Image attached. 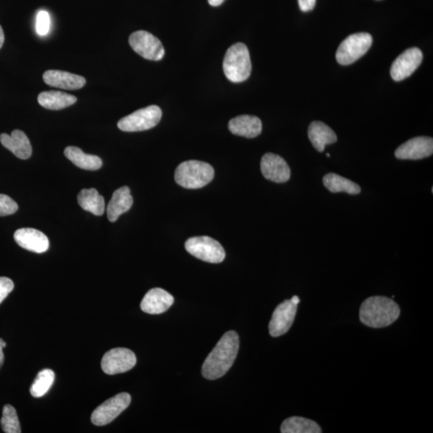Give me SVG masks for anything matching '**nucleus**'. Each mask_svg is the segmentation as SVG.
<instances>
[{
	"mask_svg": "<svg viewBox=\"0 0 433 433\" xmlns=\"http://www.w3.org/2000/svg\"><path fill=\"white\" fill-rule=\"evenodd\" d=\"M239 349V335L233 331L226 332L204 360L203 377L211 380L223 377L234 364Z\"/></svg>",
	"mask_w": 433,
	"mask_h": 433,
	"instance_id": "f257e3e1",
	"label": "nucleus"
},
{
	"mask_svg": "<svg viewBox=\"0 0 433 433\" xmlns=\"http://www.w3.org/2000/svg\"><path fill=\"white\" fill-rule=\"evenodd\" d=\"M401 314L398 304L384 296L370 297L362 303L360 310V321L364 325L382 328L390 326Z\"/></svg>",
	"mask_w": 433,
	"mask_h": 433,
	"instance_id": "f03ea898",
	"label": "nucleus"
},
{
	"mask_svg": "<svg viewBox=\"0 0 433 433\" xmlns=\"http://www.w3.org/2000/svg\"><path fill=\"white\" fill-rule=\"evenodd\" d=\"M251 69L250 52L244 44L237 43L228 49L223 60V70L230 82H245L250 78Z\"/></svg>",
	"mask_w": 433,
	"mask_h": 433,
	"instance_id": "7ed1b4c3",
	"label": "nucleus"
},
{
	"mask_svg": "<svg viewBox=\"0 0 433 433\" xmlns=\"http://www.w3.org/2000/svg\"><path fill=\"white\" fill-rule=\"evenodd\" d=\"M214 177V169L207 163L188 161L180 164L175 171V180L185 189H200L206 187Z\"/></svg>",
	"mask_w": 433,
	"mask_h": 433,
	"instance_id": "20e7f679",
	"label": "nucleus"
},
{
	"mask_svg": "<svg viewBox=\"0 0 433 433\" xmlns=\"http://www.w3.org/2000/svg\"><path fill=\"white\" fill-rule=\"evenodd\" d=\"M373 36L361 32L351 35L342 41L336 51V60L341 65L355 63L366 54L373 45Z\"/></svg>",
	"mask_w": 433,
	"mask_h": 433,
	"instance_id": "39448f33",
	"label": "nucleus"
},
{
	"mask_svg": "<svg viewBox=\"0 0 433 433\" xmlns=\"http://www.w3.org/2000/svg\"><path fill=\"white\" fill-rule=\"evenodd\" d=\"M189 253L207 263L220 264L225 259L226 253L222 246L207 236L190 237L185 244Z\"/></svg>",
	"mask_w": 433,
	"mask_h": 433,
	"instance_id": "423d86ee",
	"label": "nucleus"
},
{
	"mask_svg": "<svg viewBox=\"0 0 433 433\" xmlns=\"http://www.w3.org/2000/svg\"><path fill=\"white\" fill-rule=\"evenodd\" d=\"M163 112L156 106H150L139 109L126 117L121 119L117 126L124 132H141L150 130L158 126Z\"/></svg>",
	"mask_w": 433,
	"mask_h": 433,
	"instance_id": "0eeeda50",
	"label": "nucleus"
},
{
	"mask_svg": "<svg viewBox=\"0 0 433 433\" xmlns=\"http://www.w3.org/2000/svg\"><path fill=\"white\" fill-rule=\"evenodd\" d=\"M130 45L138 55L146 60L159 61L165 56V49L161 42L153 34L146 31L133 32L130 36Z\"/></svg>",
	"mask_w": 433,
	"mask_h": 433,
	"instance_id": "6e6552de",
	"label": "nucleus"
},
{
	"mask_svg": "<svg viewBox=\"0 0 433 433\" xmlns=\"http://www.w3.org/2000/svg\"><path fill=\"white\" fill-rule=\"evenodd\" d=\"M131 396L126 393L117 394V396L108 399L93 411L91 421L93 425L104 426L111 423L121 412L130 406Z\"/></svg>",
	"mask_w": 433,
	"mask_h": 433,
	"instance_id": "1a4fd4ad",
	"label": "nucleus"
},
{
	"mask_svg": "<svg viewBox=\"0 0 433 433\" xmlns=\"http://www.w3.org/2000/svg\"><path fill=\"white\" fill-rule=\"evenodd\" d=\"M137 363L133 352L123 347H117L106 352L102 360V368L104 373L116 375L128 372Z\"/></svg>",
	"mask_w": 433,
	"mask_h": 433,
	"instance_id": "9d476101",
	"label": "nucleus"
},
{
	"mask_svg": "<svg viewBox=\"0 0 433 433\" xmlns=\"http://www.w3.org/2000/svg\"><path fill=\"white\" fill-rule=\"evenodd\" d=\"M298 304L285 301L276 307L269 323L270 334L279 337L285 334L292 327L297 312Z\"/></svg>",
	"mask_w": 433,
	"mask_h": 433,
	"instance_id": "9b49d317",
	"label": "nucleus"
},
{
	"mask_svg": "<svg viewBox=\"0 0 433 433\" xmlns=\"http://www.w3.org/2000/svg\"><path fill=\"white\" fill-rule=\"evenodd\" d=\"M423 54L418 47H412L399 55L393 62L391 77L395 82H401L414 73L421 65Z\"/></svg>",
	"mask_w": 433,
	"mask_h": 433,
	"instance_id": "f8f14e48",
	"label": "nucleus"
},
{
	"mask_svg": "<svg viewBox=\"0 0 433 433\" xmlns=\"http://www.w3.org/2000/svg\"><path fill=\"white\" fill-rule=\"evenodd\" d=\"M433 153V139L430 137H417L408 140L398 147L395 152L396 158L401 160H421L428 158Z\"/></svg>",
	"mask_w": 433,
	"mask_h": 433,
	"instance_id": "ddd939ff",
	"label": "nucleus"
},
{
	"mask_svg": "<svg viewBox=\"0 0 433 433\" xmlns=\"http://www.w3.org/2000/svg\"><path fill=\"white\" fill-rule=\"evenodd\" d=\"M261 171L266 179L275 183H285L291 178L287 161L274 154H266L261 160Z\"/></svg>",
	"mask_w": 433,
	"mask_h": 433,
	"instance_id": "4468645a",
	"label": "nucleus"
},
{
	"mask_svg": "<svg viewBox=\"0 0 433 433\" xmlns=\"http://www.w3.org/2000/svg\"><path fill=\"white\" fill-rule=\"evenodd\" d=\"M14 239L22 248L37 254L45 253L49 248L47 237L44 233L32 228L19 229L14 235Z\"/></svg>",
	"mask_w": 433,
	"mask_h": 433,
	"instance_id": "2eb2a0df",
	"label": "nucleus"
},
{
	"mask_svg": "<svg viewBox=\"0 0 433 433\" xmlns=\"http://www.w3.org/2000/svg\"><path fill=\"white\" fill-rule=\"evenodd\" d=\"M174 299L169 293L161 288L151 289L143 298L141 310L151 315H159L173 305Z\"/></svg>",
	"mask_w": 433,
	"mask_h": 433,
	"instance_id": "dca6fc26",
	"label": "nucleus"
},
{
	"mask_svg": "<svg viewBox=\"0 0 433 433\" xmlns=\"http://www.w3.org/2000/svg\"><path fill=\"white\" fill-rule=\"evenodd\" d=\"M45 82L51 87L66 90H78L82 89L86 84V80L68 71L60 70L46 71L43 75Z\"/></svg>",
	"mask_w": 433,
	"mask_h": 433,
	"instance_id": "f3484780",
	"label": "nucleus"
},
{
	"mask_svg": "<svg viewBox=\"0 0 433 433\" xmlns=\"http://www.w3.org/2000/svg\"><path fill=\"white\" fill-rule=\"evenodd\" d=\"M0 142L18 159L27 160L32 156L30 141L25 133L21 130H14L11 135L2 133L0 135Z\"/></svg>",
	"mask_w": 433,
	"mask_h": 433,
	"instance_id": "a211bd4d",
	"label": "nucleus"
},
{
	"mask_svg": "<svg viewBox=\"0 0 433 433\" xmlns=\"http://www.w3.org/2000/svg\"><path fill=\"white\" fill-rule=\"evenodd\" d=\"M229 130L233 134L255 138L261 134L263 124L259 117L250 115H242L233 118L229 122Z\"/></svg>",
	"mask_w": 433,
	"mask_h": 433,
	"instance_id": "6ab92c4d",
	"label": "nucleus"
},
{
	"mask_svg": "<svg viewBox=\"0 0 433 433\" xmlns=\"http://www.w3.org/2000/svg\"><path fill=\"white\" fill-rule=\"evenodd\" d=\"M133 199L130 188L123 187L113 193L107 207V216L111 222H116L122 213L130 211Z\"/></svg>",
	"mask_w": 433,
	"mask_h": 433,
	"instance_id": "aec40b11",
	"label": "nucleus"
},
{
	"mask_svg": "<svg viewBox=\"0 0 433 433\" xmlns=\"http://www.w3.org/2000/svg\"><path fill=\"white\" fill-rule=\"evenodd\" d=\"M308 137L314 148L320 153L325 151L327 145L337 141L336 132L321 121H313L311 124L308 128Z\"/></svg>",
	"mask_w": 433,
	"mask_h": 433,
	"instance_id": "412c9836",
	"label": "nucleus"
},
{
	"mask_svg": "<svg viewBox=\"0 0 433 433\" xmlns=\"http://www.w3.org/2000/svg\"><path fill=\"white\" fill-rule=\"evenodd\" d=\"M77 101L78 98L73 95L63 92H43L38 96V102L40 106L50 110H60V109L68 108L73 106Z\"/></svg>",
	"mask_w": 433,
	"mask_h": 433,
	"instance_id": "4be33fe9",
	"label": "nucleus"
},
{
	"mask_svg": "<svg viewBox=\"0 0 433 433\" xmlns=\"http://www.w3.org/2000/svg\"><path fill=\"white\" fill-rule=\"evenodd\" d=\"M65 155L71 163L82 169L95 171L102 167L103 163L99 156L84 154L78 147H67Z\"/></svg>",
	"mask_w": 433,
	"mask_h": 433,
	"instance_id": "5701e85b",
	"label": "nucleus"
},
{
	"mask_svg": "<svg viewBox=\"0 0 433 433\" xmlns=\"http://www.w3.org/2000/svg\"><path fill=\"white\" fill-rule=\"evenodd\" d=\"M78 203L84 211L102 216L106 211L104 199L96 189H84L78 194Z\"/></svg>",
	"mask_w": 433,
	"mask_h": 433,
	"instance_id": "b1692460",
	"label": "nucleus"
},
{
	"mask_svg": "<svg viewBox=\"0 0 433 433\" xmlns=\"http://www.w3.org/2000/svg\"><path fill=\"white\" fill-rule=\"evenodd\" d=\"M325 187L332 193L344 192L349 194H359L361 188L352 180L336 174H327L323 179Z\"/></svg>",
	"mask_w": 433,
	"mask_h": 433,
	"instance_id": "393cba45",
	"label": "nucleus"
},
{
	"mask_svg": "<svg viewBox=\"0 0 433 433\" xmlns=\"http://www.w3.org/2000/svg\"><path fill=\"white\" fill-rule=\"evenodd\" d=\"M282 433H320L321 428L309 419L293 417L285 420L281 425Z\"/></svg>",
	"mask_w": 433,
	"mask_h": 433,
	"instance_id": "a878e982",
	"label": "nucleus"
},
{
	"mask_svg": "<svg viewBox=\"0 0 433 433\" xmlns=\"http://www.w3.org/2000/svg\"><path fill=\"white\" fill-rule=\"evenodd\" d=\"M55 380V373L51 369L42 370L37 375L30 388V393L33 397L40 398L49 391Z\"/></svg>",
	"mask_w": 433,
	"mask_h": 433,
	"instance_id": "bb28decb",
	"label": "nucleus"
},
{
	"mask_svg": "<svg viewBox=\"0 0 433 433\" xmlns=\"http://www.w3.org/2000/svg\"><path fill=\"white\" fill-rule=\"evenodd\" d=\"M3 431L6 433H21V428L15 408L7 404L3 409L1 419Z\"/></svg>",
	"mask_w": 433,
	"mask_h": 433,
	"instance_id": "cd10ccee",
	"label": "nucleus"
},
{
	"mask_svg": "<svg viewBox=\"0 0 433 433\" xmlns=\"http://www.w3.org/2000/svg\"><path fill=\"white\" fill-rule=\"evenodd\" d=\"M51 20L49 12L40 11L36 16V31L37 34L45 36L50 31Z\"/></svg>",
	"mask_w": 433,
	"mask_h": 433,
	"instance_id": "c85d7f7f",
	"label": "nucleus"
},
{
	"mask_svg": "<svg viewBox=\"0 0 433 433\" xmlns=\"http://www.w3.org/2000/svg\"><path fill=\"white\" fill-rule=\"evenodd\" d=\"M18 211V204L10 197L0 194V216H8Z\"/></svg>",
	"mask_w": 433,
	"mask_h": 433,
	"instance_id": "c756f323",
	"label": "nucleus"
},
{
	"mask_svg": "<svg viewBox=\"0 0 433 433\" xmlns=\"http://www.w3.org/2000/svg\"><path fill=\"white\" fill-rule=\"evenodd\" d=\"M14 283L12 280L7 277H0V303L12 292Z\"/></svg>",
	"mask_w": 433,
	"mask_h": 433,
	"instance_id": "7c9ffc66",
	"label": "nucleus"
},
{
	"mask_svg": "<svg viewBox=\"0 0 433 433\" xmlns=\"http://www.w3.org/2000/svg\"><path fill=\"white\" fill-rule=\"evenodd\" d=\"M299 8L303 12L313 10L316 7V0H298Z\"/></svg>",
	"mask_w": 433,
	"mask_h": 433,
	"instance_id": "2f4dec72",
	"label": "nucleus"
},
{
	"mask_svg": "<svg viewBox=\"0 0 433 433\" xmlns=\"http://www.w3.org/2000/svg\"><path fill=\"white\" fill-rule=\"evenodd\" d=\"M6 347V342L3 341V339H0V368H2V366L4 362V354L3 349Z\"/></svg>",
	"mask_w": 433,
	"mask_h": 433,
	"instance_id": "473e14b6",
	"label": "nucleus"
},
{
	"mask_svg": "<svg viewBox=\"0 0 433 433\" xmlns=\"http://www.w3.org/2000/svg\"><path fill=\"white\" fill-rule=\"evenodd\" d=\"M224 1L225 0H208L209 3L213 7L220 6Z\"/></svg>",
	"mask_w": 433,
	"mask_h": 433,
	"instance_id": "72a5a7b5",
	"label": "nucleus"
},
{
	"mask_svg": "<svg viewBox=\"0 0 433 433\" xmlns=\"http://www.w3.org/2000/svg\"><path fill=\"white\" fill-rule=\"evenodd\" d=\"M4 43V33L1 26H0V49H1Z\"/></svg>",
	"mask_w": 433,
	"mask_h": 433,
	"instance_id": "f704fd0d",
	"label": "nucleus"
},
{
	"mask_svg": "<svg viewBox=\"0 0 433 433\" xmlns=\"http://www.w3.org/2000/svg\"><path fill=\"white\" fill-rule=\"evenodd\" d=\"M292 299L293 302L296 303V304H299V298L298 296H294Z\"/></svg>",
	"mask_w": 433,
	"mask_h": 433,
	"instance_id": "c9c22d12",
	"label": "nucleus"
},
{
	"mask_svg": "<svg viewBox=\"0 0 433 433\" xmlns=\"http://www.w3.org/2000/svg\"><path fill=\"white\" fill-rule=\"evenodd\" d=\"M331 155L329 154H327V156H330Z\"/></svg>",
	"mask_w": 433,
	"mask_h": 433,
	"instance_id": "e433bc0d",
	"label": "nucleus"
}]
</instances>
